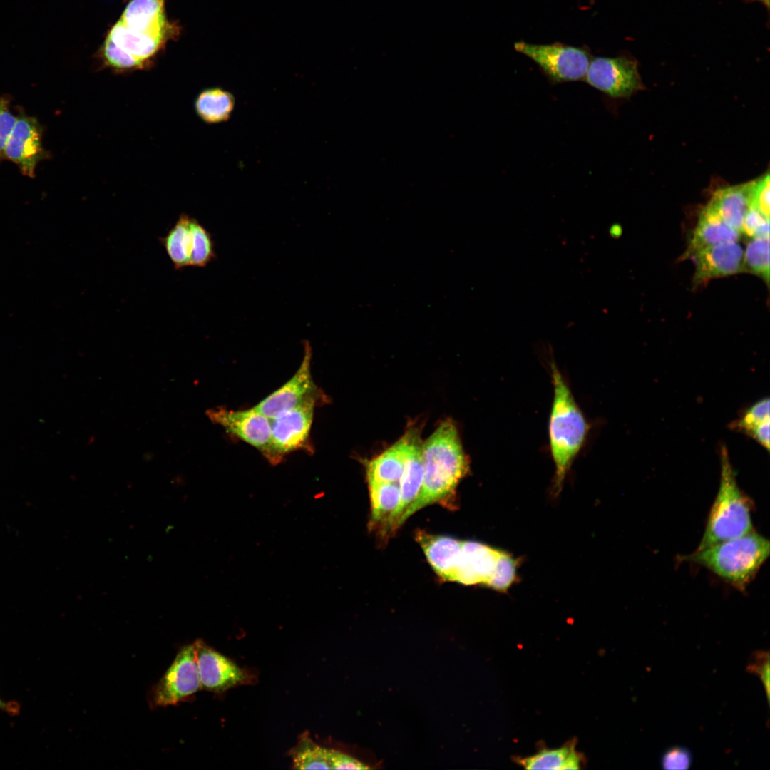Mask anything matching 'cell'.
<instances>
[{
  "label": "cell",
  "instance_id": "obj_1",
  "mask_svg": "<svg viewBox=\"0 0 770 770\" xmlns=\"http://www.w3.org/2000/svg\"><path fill=\"white\" fill-rule=\"evenodd\" d=\"M422 456L421 488L403 515L400 525L419 509L450 496L468 469L457 428L450 420L442 422L423 444Z\"/></svg>",
  "mask_w": 770,
  "mask_h": 770
},
{
  "label": "cell",
  "instance_id": "obj_2",
  "mask_svg": "<svg viewBox=\"0 0 770 770\" xmlns=\"http://www.w3.org/2000/svg\"><path fill=\"white\" fill-rule=\"evenodd\" d=\"M550 367L554 395L549 419V446L555 465L552 491L557 496L587 440L590 426L554 361L551 360Z\"/></svg>",
  "mask_w": 770,
  "mask_h": 770
},
{
  "label": "cell",
  "instance_id": "obj_3",
  "mask_svg": "<svg viewBox=\"0 0 770 770\" xmlns=\"http://www.w3.org/2000/svg\"><path fill=\"white\" fill-rule=\"evenodd\" d=\"M770 554V542L754 532L722 541L683 556L744 592Z\"/></svg>",
  "mask_w": 770,
  "mask_h": 770
},
{
  "label": "cell",
  "instance_id": "obj_4",
  "mask_svg": "<svg viewBox=\"0 0 770 770\" xmlns=\"http://www.w3.org/2000/svg\"><path fill=\"white\" fill-rule=\"evenodd\" d=\"M719 487L697 550L753 531L752 502L739 488L726 447L720 449Z\"/></svg>",
  "mask_w": 770,
  "mask_h": 770
},
{
  "label": "cell",
  "instance_id": "obj_5",
  "mask_svg": "<svg viewBox=\"0 0 770 770\" xmlns=\"http://www.w3.org/2000/svg\"><path fill=\"white\" fill-rule=\"evenodd\" d=\"M513 47L537 64L552 85L584 80L592 58L586 46L559 42L537 44L520 41Z\"/></svg>",
  "mask_w": 770,
  "mask_h": 770
},
{
  "label": "cell",
  "instance_id": "obj_6",
  "mask_svg": "<svg viewBox=\"0 0 770 770\" xmlns=\"http://www.w3.org/2000/svg\"><path fill=\"white\" fill-rule=\"evenodd\" d=\"M324 399H308L297 406L271 419L272 463H280L290 453L314 451L310 440L315 407Z\"/></svg>",
  "mask_w": 770,
  "mask_h": 770
},
{
  "label": "cell",
  "instance_id": "obj_7",
  "mask_svg": "<svg viewBox=\"0 0 770 770\" xmlns=\"http://www.w3.org/2000/svg\"><path fill=\"white\" fill-rule=\"evenodd\" d=\"M202 689L194 644L183 646L173 663L153 687L150 702L155 707L174 705Z\"/></svg>",
  "mask_w": 770,
  "mask_h": 770
},
{
  "label": "cell",
  "instance_id": "obj_8",
  "mask_svg": "<svg viewBox=\"0 0 770 770\" xmlns=\"http://www.w3.org/2000/svg\"><path fill=\"white\" fill-rule=\"evenodd\" d=\"M206 415L211 422L256 448L272 463L271 419L254 406L244 410L217 406L206 411Z\"/></svg>",
  "mask_w": 770,
  "mask_h": 770
},
{
  "label": "cell",
  "instance_id": "obj_9",
  "mask_svg": "<svg viewBox=\"0 0 770 770\" xmlns=\"http://www.w3.org/2000/svg\"><path fill=\"white\" fill-rule=\"evenodd\" d=\"M584 81L614 98H628L642 87L637 63L622 56L592 58Z\"/></svg>",
  "mask_w": 770,
  "mask_h": 770
},
{
  "label": "cell",
  "instance_id": "obj_10",
  "mask_svg": "<svg viewBox=\"0 0 770 770\" xmlns=\"http://www.w3.org/2000/svg\"><path fill=\"white\" fill-rule=\"evenodd\" d=\"M312 349L309 342L304 343L301 364L279 388L261 400L254 407L270 419L291 409L310 398L326 400L324 394L315 384L311 370Z\"/></svg>",
  "mask_w": 770,
  "mask_h": 770
},
{
  "label": "cell",
  "instance_id": "obj_11",
  "mask_svg": "<svg viewBox=\"0 0 770 770\" xmlns=\"http://www.w3.org/2000/svg\"><path fill=\"white\" fill-rule=\"evenodd\" d=\"M42 131L34 117L20 113L6 145L4 158L16 164L30 178L34 177L38 163L47 155L42 145Z\"/></svg>",
  "mask_w": 770,
  "mask_h": 770
},
{
  "label": "cell",
  "instance_id": "obj_12",
  "mask_svg": "<svg viewBox=\"0 0 770 770\" xmlns=\"http://www.w3.org/2000/svg\"><path fill=\"white\" fill-rule=\"evenodd\" d=\"M193 644L202 688L222 692L247 680L245 672L202 640Z\"/></svg>",
  "mask_w": 770,
  "mask_h": 770
},
{
  "label": "cell",
  "instance_id": "obj_13",
  "mask_svg": "<svg viewBox=\"0 0 770 770\" xmlns=\"http://www.w3.org/2000/svg\"><path fill=\"white\" fill-rule=\"evenodd\" d=\"M695 265L694 286L743 272L744 250L737 241L727 242L692 255Z\"/></svg>",
  "mask_w": 770,
  "mask_h": 770
},
{
  "label": "cell",
  "instance_id": "obj_14",
  "mask_svg": "<svg viewBox=\"0 0 770 770\" xmlns=\"http://www.w3.org/2000/svg\"><path fill=\"white\" fill-rule=\"evenodd\" d=\"M406 453L402 475L399 481L400 503L391 528L400 525V520L407 508L417 498L423 483L424 468L421 440L416 428H410L405 434Z\"/></svg>",
  "mask_w": 770,
  "mask_h": 770
},
{
  "label": "cell",
  "instance_id": "obj_15",
  "mask_svg": "<svg viewBox=\"0 0 770 770\" xmlns=\"http://www.w3.org/2000/svg\"><path fill=\"white\" fill-rule=\"evenodd\" d=\"M461 560L453 581L486 585L502 550L475 541H461Z\"/></svg>",
  "mask_w": 770,
  "mask_h": 770
},
{
  "label": "cell",
  "instance_id": "obj_16",
  "mask_svg": "<svg viewBox=\"0 0 770 770\" xmlns=\"http://www.w3.org/2000/svg\"><path fill=\"white\" fill-rule=\"evenodd\" d=\"M741 233L724 222L708 205L701 211L697 224L682 259L704 249L738 241Z\"/></svg>",
  "mask_w": 770,
  "mask_h": 770
},
{
  "label": "cell",
  "instance_id": "obj_17",
  "mask_svg": "<svg viewBox=\"0 0 770 770\" xmlns=\"http://www.w3.org/2000/svg\"><path fill=\"white\" fill-rule=\"evenodd\" d=\"M753 183L719 189L707 204L724 222L740 233L745 215L751 207Z\"/></svg>",
  "mask_w": 770,
  "mask_h": 770
},
{
  "label": "cell",
  "instance_id": "obj_18",
  "mask_svg": "<svg viewBox=\"0 0 770 770\" xmlns=\"http://www.w3.org/2000/svg\"><path fill=\"white\" fill-rule=\"evenodd\" d=\"M434 570L446 580L453 581L459 565L461 541L447 536H436L420 532L416 535Z\"/></svg>",
  "mask_w": 770,
  "mask_h": 770
},
{
  "label": "cell",
  "instance_id": "obj_19",
  "mask_svg": "<svg viewBox=\"0 0 770 770\" xmlns=\"http://www.w3.org/2000/svg\"><path fill=\"white\" fill-rule=\"evenodd\" d=\"M120 21L135 31L164 38L167 30L164 0H131Z\"/></svg>",
  "mask_w": 770,
  "mask_h": 770
},
{
  "label": "cell",
  "instance_id": "obj_20",
  "mask_svg": "<svg viewBox=\"0 0 770 770\" xmlns=\"http://www.w3.org/2000/svg\"><path fill=\"white\" fill-rule=\"evenodd\" d=\"M406 453V438L404 435L396 443L366 463L368 482L399 483L402 475Z\"/></svg>",
  "mask_w": 770,
  "mask_h": 770
},
{
  "label": "cell",
  "instance_id": "obj_21",
  "mask_svg": "<svg viewBox=\"0 0 770 770\" xmlns=\"http://www.w3.org/2000/svg\"><path fill=\"white\" fill-rule=\"evenodd\" d=\"M108 37L118 47L145 64L159 50L163 40L135 31L120 20L112 27Z\"/></svg>",
  "mask_w": 770,
  "mask_h": 770
},
{
  "label": "cell",
  "instance_id": "obj_22",
  "mask_svg": "<svg viewBox=\"0 0 770 770\" xmlns=\"http://www.w3.org/2000/svg\"><path fill=\"white\" fill-rule=\"evenodd\" d=\"M191 219L189 215L181 213L166 235L159 238L176 270L189 266L192 245Z\"/></svg>",
  "mask_w": 770,
  "mask_h": 770
},
{
  "label": "cell",
  "instance_id": "obj_23",
  "mask_svg": "<svg viewBox=\"0 0 770 770\" xmlns=\"http://www.w3.org/2000/svg\"><path fill=\"white\" fill-rule=\"evenodd\" d=\"M769 399L764 398L749 406L741 416L731 422V429L742 432L769 450Z\"/></svg>",
  "mask_w": 770,
  "mask_h": 770
},
{
  "label": "cell",
  "instance_id": "obj_24",
  "mask_svg": "<svg viewBox=\"0 0 770 770\" xmlns=\"http://www.w3.org/2000/svg\"><path fill=\"white\" fill-rule=\"evenodd\" d=\"M234 106L235 98L232 93L218 87L202 91L195 101L196 113L201 120L210 124L227 120Z\"/></svg>",
  "mask_w": 770,
  "mask_h": 770
},
{
  "label": "cell",
  "instance_id": "obj_25",
  "mask_svg": "<svg viewBox=\"0 0 770 770\" xmlns=\"http://www.w3.org/2000/svg\"><path fill=\"white\" fill-rule=\"evenodd\" d=\"M526 769L567 770L580 769L581 758L574 744L560 748L544 749L520 761Z\"/></svg>",
  "mask_w": 770,
  "mask_h": 770
},
{
  "label": "cell",
  "instance_id": "obj_26",
  "mask_svg": "<svg viewBox=\"0 0 770 770\" xmlns=\"http://www.w3.org/2000/svg\"><path fill=\"white\" fill-rule=\"evenodd\" d=\"M369 486L372 521L391 527L400 503L399 483L369 482Z\"/></svg>",
  "mask_w": 770,
  "mask_h": 770
},
{
  "label": "cell",
  "instance_id": "obj_27",
  "mask_svg": "<svg viewBox=\"0 0 770 770\" xmlns=\"http://www.w3.org/2000/svg\"><path fill=\"white\" fill-rule=\"evenodd\" d=\"M328 749L315 744L307 736H302L292 751L293 768L297 769H331Z\"/></svg>",
  "mask_w": 770,
  "mask_h": 770
},
{
  "label": "cell",
  "instance_id": "obj_28",
  "mask_svg": "<svg viewBox=\"0 0 770 770\" xmlns=\"http://www.w3.org/2000/svg\"><path fill=\"white\" fill-rule=\"evenodd\" d=\"M769 282V236L753 238L744 251L743 272Z\"/></svg>",
  "mask_w": 770,
  "mask_h": 770
},
{
  "label": "cell",
  "instance_id": "obj_29",
  "mask_svg": "<svg viewBox=\"0 0 770 770\" xmlns=\"http://www.w3.org/2000/svg\"><path fill=\"white\" fill-rule=\"evenodd\" d=\"M192 245L189 266L204 267L215 257L214 244L210 233L195 218L191 219Z\"/></svg>",
  "mask_w": 770,
  "mask_h": 770
},
{
  "label": "cell",
  "instance_id": "obj_30",
  "mask_svg": "<svg viewBox=\"0 0 770 770\" xmlns=\"http://www.w3.org/2000/svg\"><path fill=\"white\" fill-rule=\"evenodd\" d=\"M520 560L502 550L494 571L486 586L500 592H507L509 587L518 580L517 569Z\"/></svg>",
  "mask_w": 770,
  "mask_h": 770
},
{
  "label": "cell",
  "instance_id": "obj_31",
  "mask_svg": "<svg viewBox=\"0 0 770 770\" xmlns=\"http://www.w3.org/2000/svg\"><path fill=\"white\" fill-rule=\"evenodd\" d=\"M103 57L108 67L118 71L143 69L145 66V63L118 47L108 37L103 44Z\"/></svg>",
  "mask_w": 770,
  "mask_h": 770
},
{
  "label": "cell",
  "instance_id": "obj_32",
  "mask_svg": "<svg viewBox=\"0 0 770 770\" xmlns=\"http://www.w3.org/2000/svg\"><path fill=\"white\" fill-rule=\"evenodd\" d=\"M741 234L753 238L769 236V218L750 207L744 218Z\"/></svg>",
  "mask_w": 770,
  "mask_h": 770
},
{
  "label": "cell",
  "instance_id": "obj_33",
  "mask_svg": "<svg viewBox=\"0 0 770 770\" xmlns=\"http://www.w3.org/2000/svg\"><path fill=\"white\" fill-rule=\"evenodd\" d=\"M746 671L760 679L769 704V652L768 650L754 651L749 657Z\"/></svg>",
  "mask_w": 770,
  "mask_h": 770
},
{
  "label": "cell",
  "instance_id": "obj_34",
  "mask_svg": "<svg viewBox=\"0 0 770 770\" xmlns=\"http://www.w3.org/2000/svg\"><path fill=\"white\" fill-rule=\"evenodd\" d=\"M692 756L690 751L683 746H672L662 755V768L667 770H684L690 767Z\"/></svg>",
  "mask_w": 770,
  "mask_h": 770
},
{
  "label": "cell",
  "instance_id": "obj_35",
  "mask_svg": "<svg viewBox=\"0 0 770 770\" xmlns=\"http://www.w3.org/2000/svg\"><path fill=\"white\" fill-rule=\"evenodd\" d=\"M769 178V174L766 173L764 176L754 181L751 202V207L757 210L767 218H769L770 211Z\"/></svg>",
  "mask_w": 770,
  "mask_h": 770
},
{
  "label": "cell",
  "instance_id": "obj_36",
  "mask_svg": "<svg viewBox=\"0 0 770 770\" xmlns=\"http://www.w3.org/2000/svg\"><path fill=\"white\" fill-rule=\"evenodd\" d=\"M17 117L10 109V100L6 96L0 98V162L4 158L8 140L11 134Z\"/></svg>",
  "mask_w": 770,
  "mask_h": 770
},
{
  "label": "cell",
  "instance_id": "obj_37",
  "mask_svg": "<svg viewBox=\"0 0 770 770\" xmlns=\"http://www.w3.org/2000/svg\"><path fill=\"white\" fill-rule=\"evenodd\" d=\"M331 769H368L364 763L340 751L328 749Z\"/></svg>",
  "mask_w": 770,
  "mask_h": 770
},
{
  "label": "cell",
  "instance_id": "obj_38",
  "mask_svg": "<svg viewBox=\"0 0 770 770\" xmlns=\"http://www.w3.org/2000/svg\"><path fill=\"white\" fill-rule=\"evenodd\" d=\"M19 706L16 703L13 702H4L0 699V709L7 712L9 714H16L19 711Z\"/></svg>",
  "mask_w": 770,
  "mask_h": 770
},
{
  "label": "cell",
  "instance_id": "obj_39",
  "mask_svg": "<svg viewBox=\"0 0 770 770\" xmlns=\"http://www.w3.org/2000/svg\"><path fill=\"white\" fill-rule=\"evenodd\" d=\"M759 1H762L764 4H766V6H769V0H759Z\"/></svg>",
  "mask_w": 770,
  "mask_h": 770
}]
</instances>
